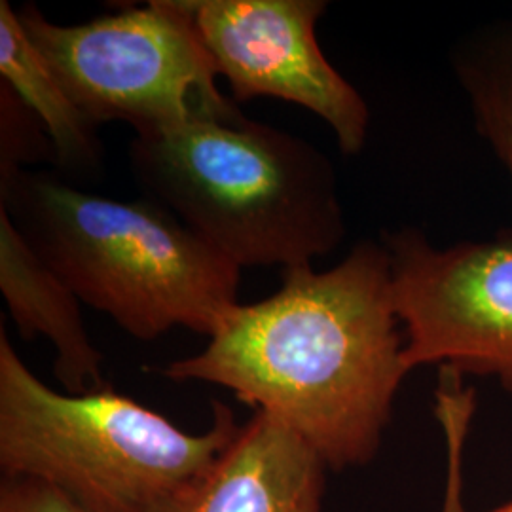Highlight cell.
Returning a JSON list of instances; mask_svg holds the SVG:
<instances>
[{
    "instance_id": "obj_1",
    "label": "cell",
    "mask_w": 512,
    "mask_h": 512,
    "mask_svg": "<svg viewBox=\"0 0 512 512\" xmlns=\"http://www.w3.org/2000/svg\"><path fill=\"white\" fill-rule=\"evenodd\" d=\"M279 291L238 304L203 351L171 361V382L234 393L285 423L330 471L376 458L410 372L382 241L363 239L327 272L287 268Z\"/></svg>"
},
{
    "instance_id": "obj_2",
    "label": "cell",
    "mask_w": 512,
    "mask_h": 512,
    "mask_svg": "<svg viewBox=\"0 0 512 512\" xmlns=\"http://www.w3.org/2000/svg\"><path fill=\"white\" fill-rule=\"evenodd\" d=\"M128 164L143 198L238 268L306 266L348 234L329 158L243 114L137 133Z\"/></svg>"
},
{
    "instance_id": "obj_3",
    "label": "cell",
    "mask_w": 512,
    "mask_h": 512,
    "mask_svg": "<svg viewBox=\"0 0 512 512\" xmlns=\"http://www.w3.org/2000/svg\"><path fill=\"white\" fill-rule=\"evenodd\" d=\"M0 207L80 302L141 342L177 327L211 338L239 304L241 268L147 198L19 169L0 177Z\"/></svg>"
},
{
    "instance_id": "obj_4",
    "label": "cell",
    "mask_w": 512,
    "mask_h": 512,
    "mask_svg": "<svg viewBox=\"0 0 512 512\" xmlns=\"http://www.w3.org/2000/svg\"><path fill=\"white\" fill-rule=\"evenodd\" d=\"M213 403L202 433L112 387L73 395L44 384L0 327V471L35 478L86 512H167L238 437Z\"/></svg>"
},
{
    "instance_id": "obj_5",
    "label": "cell",
    "mask_w": 512,
    "mask_h": 512,
    "mask_svg": "<svg viewBox=\"0 0 512 512\" xmlns=\"http://www.w3.org/2000/svg\"><path fill=\"white\" fill-rule=\"evenodd\" d=\"M18 18L97 126L126 122L137 135L241 114L217 86V67L186 0H152L76 25L52 23L35 4H25Z\"/></svg>"
},
{
    "instance_id": "obj_6",
    "label": "cell",
    "mask_w": 512,
    "mask_h": 512,
    "mask_svg": "<svg viewBox=\"0 0 512 512\" xmlns=\"http://www.w3.org/2000/svg\"><path fill=\"white\" fill-rule=\"evenodd\" d=\"M404 327V363L492 376L512 393V243L440 247L404 226L382 234Z\"/></svg>"
},
{
    "instance_id": "obj_7",
    "label": "cell",
    "mask_w": 512,
    "mask_h": 512,
    "mask_svg": "<svg viewBox=\"0 0 512 512\" xmlns=\"http://www.w3.org/2000/svg\"><path fill=\"white\" fill-rule=\"evenodd\" d=\"M203 46L236 101L274 97L319 116L338 147L365 148L370 109L317 42L325 0H186Z\"/></svg>"
},
{
    "instance_id": "obj_8",
    "label": "cell",
    "mask_w": 512,
    "mask_h": 512,
    "mask_svg": "<svg viewBox=\"0 0 512 512\" xmlns=\"http://www.w3.org/2000/svg\"><path fill=\"white\" fill-rule=\"evenodd\" d=\"M325 463L285 423L253 412L167 512H323Z\"/></svg>"
},
{
    "instance_id": "obj_9",
    "label": "cell",
    "mask_w": 512,
    "mask_h": 512,
    "mask_svg": "<svg viewBox=\"0 0 512 512\" xmlns=\"http://www.w3.org/2000/svg\"><path fill=\"white\" fill-rule=\"evenodd\" d=\"M0 291L23 340L44 336L55 351L54 374L65 393L109 387L103 355L86 330L80 300L37 255L0 207Z\"/></svg>"
},
{
    "instance_id": "obj_10",
    "label": "cell",
    "mask_w": 512,
    "mask_h": 512,
    "mask_svg": "<svg viewBox=\"0 0 512 512\" xmlns=\"http://www.w3.org/2000/svg\"><path fill=\"white\" fill-rule=\"evenodd\" d=\"M0 78L33 110L54 148V164L78 179L97 181L105 169L99 128L84 114L38 54L19 23L18 10L0 2Z\"/></svg>"
},
{
    "instance_id": "obj_11",
    "label": "cell",
    "mask_w": 512,
    "mask_h": 512,
    "mask_svg": "<svg viewBox=\"0 0 512 512\" xmlns=\"http://www.w3.org/2000/svg\"><path fill=\"white\" fill-rule=\"evenodd\" d=\"M478 135L494 150L512 183V23L482 29L452 55ZM512 243V228L501 232Z\"/></svg>"
},
{
    "instance_id": "obj_12",
    "label": "cell",
    "mask_w": 512,
    "mask_h": 512,
    "mask_svg": "<svg viewBox=\"0 0 512 512\" xmlns=\"http://www.w3.org/2000/svg\"><path fill=\"white\" fill-rule=\"evenodd\" d=\"M38 162H55L50 137L33 110L0 82V177Z\"/></svg>"
},
{
    "instance_id": "obj_13",
    "label": "cell",
    "mask_w": 512,
    "mask_h": 512,
    "mask_svg": "<svg viewBox=\"0 0 512 512\" xmlns=\"http://www.w3.org/2000/svg\"><path fill=\"white\" fill-rule=\"evenodd\" d=\"M444 439H446V454H448V478H446V494L440 512H463L461 503V465H463V450L465 439L469 433V425L475 414V404L463 397H446L437 404Z\"/></svg>"
},
{
    "instance_id": "obj_14",
    "label": "cell",
    "mask_w": 512,
    "mask_h": 512,
    "mask_svg": "<svg viewBox=\"0 0 512 512\" xmlns=\"http://www.w3.org/2000/svg\"><path fill=\"white\" fill-rule=\"evenodd\" d=\"M0 512H86L67 495L35 478H8L0 482Z\"/></svg>"
},
{
    "instance_id": "obj_15",
    "label": "cell",
    "mask_w": 512,
    "mask_h": 512,
    "mask_svg": "<svg viewBox=\"0 0 512 512\" xmlns=\"http://www.w3.org/2000/svg\"><path fill=\"white\" fill-rule=\"evenodd\" d=\"M488 512H512V501H509V503H507V505H503V507H497V509H494V511Z\"/></svg>"
}]
</instances>
